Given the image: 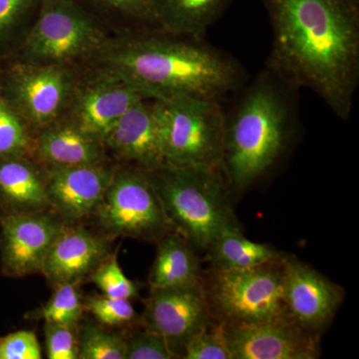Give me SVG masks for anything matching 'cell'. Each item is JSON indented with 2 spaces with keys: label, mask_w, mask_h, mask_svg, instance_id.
I'll return each mask as SVG.
<instances>
[{
  "label": "cell",
  "mask_w": 359,
  "mask_h": 359,
  "mask_svg": "<svg viewBox=\"0 0 359 359\" xmlns=\"http://www.w3.org/2000/svg\"><path fill=\"white\" fill-rule=\"evenodd\" d=\"M263 4L273 32L266 65L348 119L359 83V0Z\"/></svg>",
  "instance_id": "obj_1"
},
{
  "label": "cell",
  "mask_w": 359,
  "mask_h": 359,
  "mask_svg": "<svg viewBox=\"0 0 359 359\" xmlns=\"http://www.w3.org/2000/svg\"><path fill=\"white\" fill-rule=\"evenodd\" d=\"M95 60L114 67L153 100L222 101L248 81L245 68L226 52L161 29L114 35Z\"/></svg>",
  "instance_id": "obj_2"
},
{
  "label": "cell",
  "mask_w": 359,
  "mask_h": 359,
  "mask_svg": "<svg viewBox=\"0 0 359 359\" xmlns=\"http://www.w3.org/2000/svg\"><path fill=\"white\" fill-rule=\"evenodd\" d=\"M299 90L268 65L238 90L224 111L222 171L231 194L254 185L287 153L299 128Z\"/></svg>",
  "instance_id": "obj_3"
},
{
  "label": "cell",
  "mask_w": 359,
  "mask_h": 359,
  "mask_svg": "<svg viewBox=\"0 0 359 359\" xmlns=\"http://www.w3.org/2000/svg\"><path fill=\"white\" fill-rule=\"evenodd\" d=\"M146 172L174 230L197 252H207L224 233L242 231L221 169L166 164Z\"/></svg>",
  "instance_id": "obj_4"
},
{
  "label": "cell",
  "mask_w": 359,
  "mask_h": 359,
  "mask_svg": "<svg viewBox=\"0 0 359 359\" xmlns=\"http://www.w3.org/2000/svg\"><path fill=\"white\" fill-rule=\"evenodd\" d=\"M113 36L75 0H40L36 20L9 57L32 65H83L98 57Z\"/></svg>",
  "instance_id": "obj_5"
},
{
  "label": "cell",
  "mask_w": 359,
  "mask_h": 359,
  "mask_svg": "<svg viewBox=\"0 0 359 359\" xmlns=\"http://www.w3.org/2000/svg\"><path fill=\"white\" fill-rule=\"evenodd\" d=\"M221 102L198 97L155 100L167 165L222 170L224 110Z\"/></svg>",
  "instance_id": "obj_6"
},
{
  "label": "cell",
  "mask_w": 359,
  "mask_h": 359,
  "mask_svg": "<svg viewBox=\"0 0 359 359\" xmlns=\"http://www.w3.org/2000/svg\"><path fill=\"white\" fill-rule=\"evenodd\" d=\"M285 257L255 268L203 271L202 289L212 318L231 325L287 316L283 292Z\"/></svg>",
  "instance_id": "obj_7"
},
{
  "label": "cell",
  "mask_w": 359,
  "mask_h": 359,
  "mask_svg": "<svg viewBox=\"0 0 359 359\" xmlns=\"http://www.w3.org/2000/svg\"><path fill=\"white\" fill-rule=\"evenodd\" d=\"M111 238H131L156 243L175 231L167 218L147 172L118 164L102 200L91 218Z\"/></svg>",
  "instance_id": "obj_8"
},
{
  "label": "cell",
  "mask_w": 359,
  "mask_h": 359,
  "mask_svg": "<svg viewBox=\"0 0 359 359\" xmlns=\"http://www.w3.org/2000/svg\"><path fill=\"white\" fill-rule=\"evenodd\" d=\"M79 66L41 65L0 60V91L33 136L65 117Z\"/></svg>",
  "instance_id": "obj_9"
},
{
  "label": "cell",
  "mask_w": 359,
  "mask_h": 359,
  "mask_svg": "<svg viewBox=\"0 0 359 359\" xmlns=\"http://www.w3.org/2000/svg\"><path fill=\"white\" fill-rule=\"evenodd\" d=\"M143 99L140 90L122 73L94 59L80 65L65 117L103 142L115 122Z\"/></svg>",
  "instance_id": "obj_10"
},
{
  "label": "cell",
  "mask_w": 359,
  "mask_h": 359,
  "mask_svg": "<svg viewBox=\"0 0 359 359\" xmlns=\"http://www.w3.org/2000/svg\"><path fill=\"white\" fill-rule=\"evenodd\" d=\"M222 325L231 359H316L321 354L320 335L306 332L289 316Z\"/></svg>",
  "instance_id": "obj_11"
},
{
  "label": "cell",
  "mask_w": 359,
  "mask_h": 359,
  "mask_svg": "<svg viewBox=\"0 0 359 359\" xmlns=\"http://www.w3.org/2000/svg\"><path fill=\"white\" fill-rule=\"evenodd\" d=\"M65 224L50 209L0 212L2 273L9 278L41 273L49 250Z\"/></svg>",
  "instance_id": "obj_12"
},
{
  "label": "cell",
  "mask_w": 359,
  "mask_h": 359,
  "mask_svg": "<svg viewBox=\"0 0 359 359\" xmlns=\"http://www.w3.org/2000/svg\"><path fill=\"white\" fill-rule=\"evenodd\" d=\"M283 292L287 316L306 332L320 337L344 299L340 285L290 255L283 262Z\"/></svg>",
  "instance_id": "obj_13"
},
{
  "label": "cell",
  "mask_w": 359,
  "mask_h": 359,
  "mask_svg": "<svg viewBox=\"0 0 359 359\" xmlns=\"http://www.w3.org/2000/svg\"><path fill=\"white\" fill-rule=\"evenodd\" d=\"M141 325L162 335L177 358L188 340L216 320L205 302L202 283L189 287H150Z\"/></svg>",
  "instance_id": "obj_14"
},
{
  "label": "cell",
  "mask_w": 359,
  "mask_h": 359,
  "mask_svg": "<svg viewBox=\"0 0 359 359\" xmlns=\"http://www.w3.org/2000/svg\"><path fill=\"white\" fill-rule=\"evenodd\" d=\"M117 163L44 169L49 209L66 224L84 223L102 200Z\"/></svg>",
  "instance_id": "obj_15"
},
{
  "label": "cell",
  "mask_w": 359,
  "mask_h": 359,
  "mask_svg": "<svg viewBox=\"0 0 359 359\" xmlns=\"http://www.w3.org/2000/svg\"><path fill=\"white\" fill-rule=\"evenodd\" d=\"M114 241L101 231L89 230L83 223L65 224L49 250L41 275L52 287L81 285L112 252Z\"/></svg>",
  "instance_id": "obj_16"
},
{
  "label": "cell",
  "mask_w": 359,
  "mask_h": 359,
  "mask_svg": "<svg viewBox=\"0 0 359 359\" xmlns=\"http://www.w3.org/2000/svg\"><path fill=\"white\" fill-rule=\"evenodd\" d=\"M103 143L110 159L118 164L146 171L166 165L155 100L143 99L132 106L111 127Z\"/></svg>",
  "instance_id": "obj_17"
},
{
  "label": "cell",
  "mask_w": 359,
  "mask_h": 359,
  "mask_svg": "<svg viewBox=\"0 0 359 359\" xmlns=\"http://www.w3.org/2000/svg\"><path fill=\"white\" fill-rule=\"evenodd\" d=\"M30 157L44 169L112 161L100 139L80 129L65 117L47 125L33 136Z\"/></svg>",
  "instance_id": "obj_18"
},
{
  "label": "cell",
  "mask_w": 359,
  "mask_h": 359,
  "mask_svg": "<svg viewBox=\"0 0 359 359\" xmlns=\"http://www.w3.org/2000/svg\"><path fill=\"white\" fill-rule=\"evenodd\" d=\"M48 209L43 168L29 156L0 159V212Z\"/></svg>",
  "instance_id": "obj_19"
},
{
  "label": "cell",
  "mask_w": 359,
  "mask_h": 359,
  "mask_svg": "<svg viewBox=\"0 0 359 359\" xmlns=\"http://www.w3.org/2000/svg\"><path fill=\"white\" fill-rule=\"evenodd\" d=\"M154 263L149 273L150 287H189L202 283L197 250L178 231L159 238Z\"/></svg>",
  "instance_id": "obj_20"
},
{
  "label": "cell",
  "mask_w": 359,
  "mask_h": 359,
  "mask_svg": "<svg viewBox=\"0 0 359 359\" xmlns=\"http://www.w3.org/2000/svg\"><path fill=\"white\" fill-rule=\"evenodd\" d=\"M233 0H151L163 32L204 40L205 33L226 13Z\"/></svg>",
  "instance_id": "obj_21"
},
{
  "label": "cell",
  "mask_w": 359,
  "mask_h": 359,
  "mask_svg": "<svg viewBox=\"0 0 359 359\" xmlns=\"http://www.w3.org/2000/svg\"><path fill=\"white\" fill-rule=\"evenodd\" d=\"M205 255L210 269H241L271 263L287 254L273 245L250 241L243 231H231L219 237Z\"/></svg>",
  "instance_id": "obj_22"
},
{
  "label": "cell",
  "mask_w": 359,
  "mask_h": 359,
  "mask_svg": "<svg viewBox=\"0 0 359 359\" xmlns=\"http://www.w3.org/2000/svg\"><path fill=\"white\" fill-rule=\"evenodd\" d=\"M114 35L161 29L151 0H75ZM162 30V29H161Z\"/></svg>",
  "instance_id": "obj_23"
},
{
  "label": "cell",
  "mask_w": 359,
  "mask_h": 359,
  "mask_svg": "<svg viewBox=\"0 0 359 359\" xmlns=\"http://www.w3.org/2000/svg\"><path fill=\"white\" fill-rule=\"evenodd\" d=\"M40 0H0V60L13 55L36 20Z\"/></svg>",
  "instance_id": "obj_24"
},
{
  "label": "cell",
  "mask_w": 359,
  "mask_h": 359,
  "mask_svg": "<svg viewBox=\"0 0 359 359\" xmlns=\"http://www.w3.org/2000/svg\"><path fill=\"white\" fill-rule=\"evenodd\" d=\"M79 359H125L126 342L122 332H112L98 321L79 325Z\"/></svg>",
  "instance_id": "obj_25"
},
{
  "label": "cell",
  "mask_w": 359,
  "mask_h": 359,
  "mask_svg": "<svg viewBox=\"0 0 359 359\" xmlns=\"http://www.w3.org/2000/svg\"><path fill=\"white\" fill-rule=\"evenodd\" d=\"M84 313V299L80 285L63 283L53 287L49 301L35 311L32 318L44 323L79 325Z\"/></svg>",
  "instance_id": "obj_26"
},
{
  "label": "cell",
  "mask_w": 359,
  "mask_h": 359,
  "mask_svg": "<svg viewBox=\"0 0 359 359\" xmlns=\"http://www.w3.org/2000/svg\"><path fill=\"white\" fill-rule=\"evenodd\" d=\"M33 135L0 91V159L32 154Z\"/></svg>",
  "instance_id": "obj_27"
},
{
  "label": "cell",
  "mask_w": 359,
  "mask_h": 359,
  "mask_svg": "<svg viewBox=\"0 0 359 359\" xmlns=\"http://www.w3.org/2000/svg\"><path fill=\"white\" fill-rule=\"evenodd\" d=\"M118 249L106 257L99 264L86 282L93 283L101 294L115 299H131L139 297V289L136 283L127 278L119 263H118Z\"/></svg>",
  "instance_id": "obj_28"
},
{
  "label": "cell",
  "mask_w": 359,
  "mask_h": 359,
  "mask_svg": "<svg viewBox=\"0 0 359 359\" xmlns=\"http://www.w3.org/2000/svg\"><path fill=\"white\" fill-rule=\"evenodd\" d=\"M84 309L85 313L91 314L96 321L107 327L123 330L140 320V316L129 299H115L104 294L92 295L84 299Z\"/></svg>",
  "instance_id": "obj_29"
},
{
  "label": "cell",
  "mask_w": 359,
  "mask_h": 359,
  "mask_svg": "<svg viewBox=\"0 0 359 359\" xmlns=\"http://www.w3.org/2000/svg\"><path fill=\"white\" fill-rule=\"evenodd\" d=\"M126 342L125 359H175L167 340L157 332L144 327L140 323L123 328Z\"/></svg>",
  "instance_id": "obj_30"
},
{
  "label": "cell",
  "mask_w": 359,
  "mask_h": 359,
  "mask_svg": "<svg viewBox=\"0 0 359 359\" xmlns=\"http://www.w3.org/2000/svg\"><path fill=\"white\" fill-rule=\"evenodd\" d=\"M184 359H231L224 339L223 325L212 323L194 334L182 353Z\"/></svg>",
  "instance_id": "obj_31"
},
{
  "label": "cell",
  "mask_w": 359,
  "mask_h": 359,
  "mask_svg": "<svg viewBox=\"0 0 359 359\" xmlns=\"http://www.w3.org/2000/svg\"><path fill=\"white\" fill-rule=\"evenodd\" d=\"M79 325L44 323L47 358L79 359Z\"/></svg>",
  "instance_id": "obj_32"
},
{
  "label": "cell",
  "mask_w": 359,
  "mask_h": 359,
  "mask_svg": "<svg viewBox=\"0 0 359 359\" xmlns=\"http://www.w3.org/2000/svg\"><path fill=\"white\" fill-rule=\"evenodd\" d=\"M41 358V346L32 330H18L0 337V359Z\"/></svg>",
  "instance_id": "obj_33"
}]
</instances>
